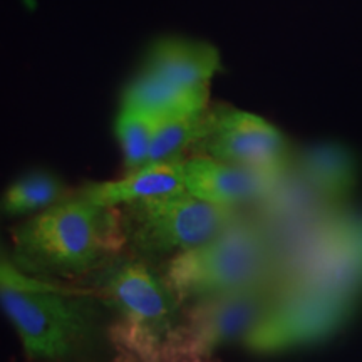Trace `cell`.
Returning <instances> with one entry per match:
<instances>
[{
  "label": "cell",
  "instance_id": "1",
  "mask_svg": "<svg viewBox=\"0 0 362 362\" xmlns=\"http://www.w3.org/2000/svg\"><path fill=\"white\" fill-rule=\"evenodd\" d=\"M11 255L29 277L54 282L96 274L128 247L119 206L76 192L11 228Z\"/></svg>",
  "mask_w": 362,
  "mask_h": 362
},
{
  "label": "cell",
  "instance_id": "2",
  "mask_svg": "<svg viewBox=\"0 0 362 362\" xmlns=\"http://www.w3.org/2000/svg\"><path fill=\"white\" fill-rule=\"evenodd\" d=\"M94 275L90 288L112 315L107 325L112 351L155 361L189 357L183 305L148 260L119 255Z\"/></svg>",
  "mask_w": 362,
  "mask_h": 362
},
{
  "label": "cell",
  "instance_id": "3",
  "mask_svg": "<svg viewBox=\"0 0 362 362\" xmlns=\"http://www.w3.org/2000/svg\"><path fill=\"white\" fill-rule=\"evenodd\" d=\"M0 309L33 362H78L107 342L111 312L90 287L22 291L0 287Z\"/></svg>",
  "mask_w": 362,
  "mask_h": 362
},
{
  "label": "cell",
  "instance_id": "4",
  "mask_svg": "<svg viewBox=\"0 0 362 362\" xmlns=\"http://www.w3.org/2000/svg\"><path fill=\"white\" fill-rule=\"evenodd\" d=\"M163 279L181 305L277 275L264 230L235 220L218 237L165 262Z\"/></svg>",
  "mask_w": 362,
  "mask_h": 362
},
{
  "label": "cell",
  "instance_id": "5",
  "mask_svg": "<svg viewBox=\"0 0 362 362\" xmlns=\"http://www.w3.org/2000/svg\"><path fill=\"white\" fill-rule=\"evenodd\" d=\"M128 248L144 260L171 259L210 242L238 218L237 208L203 202L187 189L119 206Z\"/></svg>",
  "mask_w": 362,
  "mask_h": 362
},
{
  "label": "cell",
  "instance_id": "6",
  "mask_svg": "<svg viewBox=\"0 0 362 362\" xmlns=\"http://www.w3.org/2000/svg\"><path fill=\"white\" fill-rule=\"evenodd\" d=\"M352 310L354 298L284 282L275 304L242 344L260 356L319 344L344 327Z\"/></svg>",
  "mask_w": 362,
  "mask_h": 362
},
{
  "label": "cell",
  "instance_id": "7",
  "mask_svg": "<svg viewBox=\"0 0 362 362\" xmlns=\"http://www.w3.org/2000/svg\"><path fill=\"white\" fill-rule=\"evenodd\" d=\"M284 282L279 275L183 305V329L192 357H208L220 347L243 342L275 304Z\"/></svg>",
  "mask_w": 362,
  "mask_h": 362
},
{
  "label": "cell",
  "instance_id": "8",
  "mask_svg": "<svg viewBox=\"0 0 362 362\" xmlns=\"http://www.w3.org/2000/svg\"><path fill=\"white\" fill-rule=\"evenodd\" d=\"M193 149L215 160L270 173H284L293 161L288 141L274 124L228 106L208 110L205 134Z\"/></svg>",
  "mask_w": 362,
  "mask_h": 362
},
{
  "label": "cell",
  "instance_id": "9",
  "mask_svg": "<svg viewBox=\"0 0 362 362\" xmlns=\"http://www.w3.org/2000/svg\"><path fill=\"white\" fill-rule=\"evenodd\" d=\"M280 175L282 173L233 165L205 155H194L185 160L187 192L220 206L237 208L262 202L275 187Z\"/></svg>",
  "mask_w": 362,
  "mask_h": 362
},
{
  "label": "cell",
  "instance_id": "10",
  "mask_svg": "<svg viewBox=\"0 0 362 362\" xmlns=\"http://www.w3.org/2000/svg\"><path fill=\"white\" fill-rule=\"evenodd\" d=\"M220 67L218 52L210 44L165 39L149 49L139 71L183 90H210Z\"/></svg>",
  "mask_w": 362,
  "mask_h": 362
},
{
  "label": "cell",
  "instance_id": "11",
  "mask_svg": "<svg viewBox=\"0 0 362 362\" xmlns=\"http://www.w3.org/2000/svg\"><path fill=\"white\" fill-rule=\"evenodd\" d=\"M185 185V158L151 163L126 175L119 181L84 183L76 189L81 197L99 206H121L143 198L178 193Z\"/></svg>",
  "mask_w": 362,
  "mask_h": 362
},
{
  "label": "cell",
  "instance_id": "12",
  "mask_svg": "<svg viewBox=\"0 0 362 362\" xmlns=\"http://www.w3.org/2000/svg\"><path fill=\"white\" fill-rule=\"evenodd\" d=\"M293 168L329 205L347 200L357 185V161L346 146L322 143L293 158Z\"/></svg>",
  "mask_w": 362,
  "mask_h": 362
},
{
  "label": "cell",
  "instance_id": "13",
  "mask_svg": "<svg viewBox=\"0 0 362 362\" xmlns=\"http://www.w3.org/2000/svg\"><path fill=\"white\" fill-rule=\"evenodd\" d=\"M74 193L61 176L49 170H30L0 193V220L27 218L47 210Z\"/></svg>",
  "mask_w": 362,
  "mask_h": 362
},
{
  "label": "cell",
  "instance_id": "14",
  "mask_svg": "<svg viewBox=\"0 0 362 362\" xmlns=\"http://www.w3.org/2000/svg\"><path fill=\"white\" fill-rule=\"evenodd\" d=\"M210 90H183L139 71L126 86L121 107L143 111L156 117L208 107Z\"/></svg>",
  "mask_w": 362,
  "mask_h": 362
},
{
  "label": "cell",
  "instance_id": "15",
  "mask_svg": "<svg viewBox=\"0 0 362 362\" xmlns=\"http://www.w3.org/2000/svg\"><path fill=\"white\" fill-rule=\"evenodd\" d=\"M208 110L210 106L158 117L146 165L185 158V153L197 146L205 134Z\"/></svg>",
  "mask_w": 362,
  "mask_h": 362
},
{
  "label": "cell",
  "instance_id": "16",
  "mask_svg": "<svg viewBox=\"0 0 362 362\" xmlns=\"http://www.w3.org/2000/svg\"><path fill=\"white\" fill-rule=\"evenodd\" d=\"M156 124L158 117L148 112L129 110V107H121L117 112L115 131L123 151L126 175L146 166Z\"/></svg>",
  "mask_w": 362,
  "mask_h": 362
},
{
  "label": "cell",
  "instance_id": "17",
  "mask_svg": "<svg viewBox=\"0 0 362 362\" xmlns=\"http://www.w3.org/2000/svg\"><path fill=\"white\" fill-rule=\"evenodd\" d=\"M0 287H12L22 288V291H62L69 285H59L54 282H44L25 275L24 272L17 269L13 264L11 248L4 247L0 242Z\"/></svg>",
  "mask_w": 362,
  "mask_h": 362
},
{
  "label": "cell",
  "instance_id": "18",
  "mask_svg": "<svg viewBox=\"0 0 362 362\" xmlns=\"http://www.w3.org/2000/svg\"><path fill=\"white\" fill-rule=\"evenodd\" d=\"M342 233L346 235V238L349 240V243L354 248L357 257H359L361 264H362V218L361 216H356L352 220H342L341 223Z\"/></svg>",
  "mask_w": 362,
  "mask_h": 362
},
{
  "label": "cell",
  "instance_id": "19",
  "mask_svg": "<svg viewBox=\"0 0 362 362\" xmlns=\"http://www.w3.org/2000/svg\"><path fill=\"white\" fill-rule=\"evenodd\" d=\"M107 362H211V361H208L206 357H185V359H158V361H155V359H139V357L115 352L112 359Z\"/></svg>",
  "mask_w": 362,
  "mask_h": 362
}]
</instances>
